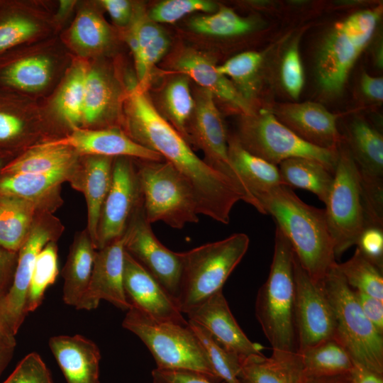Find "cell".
<instances>
[{
  "label": "cell",
  "mask_w": 383,
  "mask_h": 383,
  "mask_svg": "<svg viewBox=\"0 0 383 383\" xmlns=\"http://www.w3.org/2000/svg\"><path fill=\"white\" fill-rule=\"evenodd\" d=\"M294 325L297 353L333 338L335 320L321 282L313 280L294 255Z\"/></svg>",
  "instance_id": "4fadbf2b"
},
{
  "label": "cell",
  "mask_w": 383,
  "mask_h": 383,
  "mask_svg": "<svg viewBox=\"0 0 383 383\" xmlns=\"http://www.w3.org/2000/svg\"><path fill=\"white\" fill-rule=\"evenodd\" d=\"M18 252L9 251L0 246V296L9 291L13 279Z\"/></svg>",
  "instance_id": "f5cc1de1"
},
{
  "label": "cell",
  "mask_w": 383,
  "mask_h": 383,
  "mask_svg": "<svg viewBox=\"0 0 383 383\" xmlns=\"http://www.w3.org/2000/svg\"><path fill=\"white\" fill-rule=\"evenodd\" d=\"M188 325L201 344L218 378L226 383H240L238 375L240 371V357L225 349L197 323L188 320Z\"/></svg>",
  "instance_id": "f35d334b"
},
{
  "label": "cell",
  "mask_w": 383,
  "mask_h": 383,
  "mask_svg": "<svg viewBox=\"0 0 383 383\" xmlns=\"http://www.w3.org/2000/svg\"><path fill=\"white\" fill-rule=\"evenodd\" d=\"M262 62V53L247 51L232 57L216 67L248 101V98L255 91L256 81Z\"/></svg>",
  "instance_id": "ab89813d"
},
{
  "label": "cell",
  "mask_w": 383,
  "mask_h": 383,
  "mask_svg": "<svg viewBox=\"0 0 383 383\" xmlns=\"http://www.w3.org/2000/svg\"><path fill=\"white\" fill-rule=\"evenodd\" d=\"M126 229V251L135 258L167 292L177 299L182 270V254L162 245L144 215L143 200Z\"/></svg>",
  "instance_id": "5bb4252c"
},
{
  "label": "cell",
  "mask_w": 383,
  "mask_h": 383,
  "mask_svg": "<svg viewBox=\"0 0 383 383\" xmlns=\"http://www.w3.org/2000/svg\"><path fill=\"white\" fill-rule=\"evenodd\" d=\"M340 134L358 172L366 226L383 228L382 134L359 116Z\"/></svg>",
  "instance_id": "8fae6325"
},
{
  "label": "cell",
  "mask_w": 383,
  "mask_h": 383,
  "mask_svg": "<svg viewBox=\"0 0 383 383\" xmlns=\"http://www.w3.org/2000/svg\"><path fill=\"white\" fill-rule=\"evenodd\" d=\"M204 327L225 349L244 358L262 354L261 345L252 342L232 314L222 290L216 292L187 313Z\"/></svg>",
  "instance_id": "ffe728a7"
},
{
  "label": "cell",
  "mask_w": 383,
  "mask_h": 383,
  "mask_svg": "<svg viewBox=\"0 0 383 383\" xmlns=\"http://www.w3.org/2000/svg\"><path fill=\"white\" fill-rule=\"evenodd\" d=\"M3 383H52V381L40 356L36 353H30L19 362Z\"/></svg>",
  "instance_id": "7dc6e473"
},
{
  "label": "cell",
  "mask_w": 383,
  "mask_h": 383,
  "mask_svg": "<svg viewBox=\"0 0 383 383\" xmlns=\"http://www.w3.org/2000/svg\"><path fill=\"white\" fill-rule=\"evenodd\" d=\"M113 163L112 157H89L84 164L80 180L76 184L86 199L87 232L96 249L101 211L111 183Z\"/></svg>",
  "instance_id": "484cf974"
},
{
  "label": "cell",
  "mask_w": 383,
  "mask_h": 383,
  "mask_svg": "<svg viewBox=\"0 0 383 383\" xmlns=\"http://www.w3.org/2000/svg\"><path fill=\"white\" fill-rule=\"evenodd\" d=\"M24 121L15 111L0 104V144L16 140L23 133Z\"/></svg>",
  "instance_id": "681fc988"
},
{
  "label": "cell",
  "mask_w": 383,
  "mask_h": 383,
  "mask_svg": "<svg viewBox=\"0 0 383 383\" xmlns=\"http://www.w3.org/2000/svg\"><path fill=\"white\" fill-rule=\"evenodd\" d=\"M152 383H215L194 372L157 368L152 371Z\"/></svg>",
  "instance_id": "f907efd6"
},
{
  "label": "cell",
  "mask_w": 383,
  "mask_h": 383,
  "mask_svg": "<svg viewBox=\"0 0 383 383\" xmlns=\"http://www.w3.org/2000/svg\"><path fill=\"white\" fill-rule=\"evenodd\" d=\"M38 31L30 18L11 13L0 18V54L29 39Z\"/></svg>",
  "instance_id": "bcb514c9"
},
{
  "label": "cell",
  "mask_w": 383,
  "mask_h": 383,
  "mask_svg": "<svg viewBox=\"0 0 383 383\" xmlns=\"http://www.w3.org/2000/svg\"><path fill=\"white\" fill-rule=\"evenodd\" d=\"M297 353L307 379L351 374L355 366L349 353L333 338Z\"/></svg>",
  "instance_id": "f1b7e54d"
},
{
  "label": "cell",
  "mask_w": 383,
  "mask_h": 383,
  "mask_svg": "<svg viewBox=\"0 0 383 383\" xmlns=\"http://www.w3.org/2000/svg\"><path fill=\"white\" fill-rule=\"evenodd\" d=\"M141 203L137 171L127 157H118L113 163L111 187L101 211L96 249L125 233L128 220Z\"/></svg>",
  "instance_id": "9a60e30c"
},
{
  "label": "cell",
  "mask_w": 383,
  "mask_h": 383,
  "mask_svg": "<svg viewBox=\"0 0 383 383\" xmlns=\"http://www.w3.org/2000/svg\"><path fill=\"white\" fill-rule=\"evenodd\" d=\"M280 78L288 94L293 99H299L304 84V74L298 39L284 52L280 65Z\"/></svg>",
  "instance_id": "f6af8a7d"
},
{
  "label": "cell",
  "mask_w": 383,
  "mask_h": 383,
  "mask_svg": "<svg viewBox=\"0 0 383 383\" xmlns=\"http://www.w3.org/2000/svg\"><path fill=\"white\" fill-rule=\"evenodd\" d=\"M336 265L321 281L335 316L333 338L344 347L355 364L383 374V334L365 316L354 290Z\"/></svg>",
  "instance_id": "8992f818"
},
{
  "label": "cell",
  "mask_w": 383,
  "mask_h": 383,
  "mask_svg": "<svg viewBox=\"0 0 383 383\" xmlns=\"http://www.w3.org/2000/svg\"><path fill=\"white\" fill-rule=\"evenodd\" d=\"M325 214L335 258L356 245L365 228L360 177L350 153L342 143L325 203Z\"/></svg>",
  "instance_id": "30bf717a"
},
{
  "label": "cell",
  "mask_w": 383,
  "mask_h": 383,
  "mask_svg": "<svg viewBox=\"0 0 383 383\" xmlns=\"http://www.w3.org/2000/svg\"><path fill=\"white\" fill-rule=\"evenodd\" d=\"M352 374L334 377L307 379V383H350Z\"/></svg>",
  "instance_id": "680465c9"
},
{
  "label": "cell",
  "mask_w": 383,
  "mask_h": 383,
  "mask_svg": "<svg viewBox=\"0 0 383 383\" xmlns=\"http://www.w3.org/2000/svg\"><path fill=\"white\" fill-rule=\"evenodd\" d=\"M361 253L383 270V228L367 226L362 232L356 245Z\"/></svg>",
  "instance_id": "c3c4849f"
},
{
  "label": "cell",
  "mask_w": 383,
  "mask_h": 383,
  "mask_svg": "<svg viewBox=\"0 0 383 383\" xmlns=\"http://www.w3.org/2000/svg\"><path fill=\"white\" fill-rule=\"evenodd\" d=\"M352 379L355 383H383V374L370 371L355 364Z\"/></svg>",
  "instance_id": "6f0895ef"
},
{
  "label": "cell",
  "mask_w": 383,
  "mask_h": 383,
  "mask_svg": "<svg viewBox=\"0 0 383 383\" xmlns=\"http://www.w3.org/2000/svg\"><path fill=\"white\" fill-rule=\"evenodd\" d=\"M294 258L290 243L277 227L270 273L255 301L256 318L272 352H297L294 325Z\"/></svg>",
  "instance_id": "3957f363"
},
{
  "label": "cell",
  "mask_w": 383,
  "mask_h": 383,
  "mask_svg": "<svg viewBox=\"0 0 383 383\" xmlns=\"http://www.w3.org/2000/svg\"><path fill=\"white\" fill-rule=\"evenodd\" d=\"M15 347V335L6 333L0 335V373L11 359Z\"/></svg>",
  "instance_id": "9f6ffc18"
},
{
  "label": "cell",
  "mask_w": 383,
  "mask_h": 383,
  "mask_svg": "<svg viewBox=\"0 0 383 383\" xmlns=\"http://www.w3.org/2000/svg\"><path fill=\"white\" fill-rule=\"evenodd\" d=\"M127 115L131 138L160 154L189 183L199 214L228 224L233 206L239 201H245L239 188L194 153L189 143L156 109L145 90L137 84L128 91Z\"/></svg>",
  "instance_id": "6da1fadb"
},
{
  "label": "cell",
  "mask_w": 383,
  "mask_h": 383,
  "mask_svg": "<svg viewBox=\"0 0 383 383\" xmlns=\"http://www.w3.org/2000/svg\"><path fill=\"white\" fill-rule=\"evenodd\" d=\"M354 292L365 316L383 334V301L360 291Z\"/></svg>",
  "instance_id": "816d5d0a"
},
{
  "label": "cell",
  "mask_w": 383,
  "mask_h": 383,
  "mask_svg": "<svg viewBox=\"0 0 383 383\" xmlns=\"http://www.w3.org/2000/svg\"><path fill=\"white\" fill-rule=\"evenodd\" d=\"M35 201L0 194V246L18 252L32 227Z\"/></svg>",
  "instance_id": "f546056e"
},
{
  "label": "cell",
  "mask_w": 383,
  "mask_h": 383,
  "mask_svg": "<svg viewBox=\"0 0 383 383\" xmlns=\"http://www.w3.org/2000/svg\"><path fill=\"white\" fill-rule=\"evenodd\" d=\"M275 117L306 142L336 150L343 143L338 126L340 114L313 101L284 103L270 110Z\"/></svg>",
  "instance_id": "ac0fdd59"
},
{
  "label": "cell",
  "mask_w": 383,
  "mask_h": 383,
  "mask_svg": "<svg viewBox=\"0 0 383 383\" xmlns=\"http://www.w3.org/2000/svg\"><path fill=\"white\" fill-rule=\"evenodd\" d=\"M5 165L6 164H4V159L2 158L1 155H0V172Z\"/></svg>",
  "instance_id": "94428289"
},
{
  "label": "cell",
  "mask_w": 383,
  "mask_h": 383,
  "mask_svg": "<svg viewBox=\"0 0 383 383\" xmlns=\"http://www.w3.org/2000/svg\"><path fill=\"white\" fill-rule=\"evenodd\" d=\"M255 197L264 214L274 218L302 268L321 282L337 263L325 210L306 204L286 185Z\"/></svg>",
  "instance_id": "7a4b0ae2"
},
{
  "label": "cell",
  "mask_w": 383,
  "mask_h": 383,
  "mask_svg": "<svg viewBox=\"0 0 383 383\" xmlns=\"http://www.w3.org/2000/svg\"><path fill=\"white\" fill-rule=\"evenodd\" d=\"M142 161L137 174L147 221H162L177 229L197 223V202L187 180L164 160Z\"/></svg>",
  "instance_id": "ba28073f"
},
{
  "label": "cell",
  "mask_w": 383,
  "mask_h": 383,
  "mask_svg": "<svg viewBox=\"0 0 383 383\" xmlns=\"http://www.w3.org/2000/svg\"><path fill=\"white\" fill-rule=\"evenodd\" d=\"M380 15L379 8L357 11L336 22L325 35L316 57V77L324 93L335 96L341 92Z\"/></svg>",
  "instance_id": "52a82bcc"
},
{
  "label": "cell",
  "mask_w": 383,
  "mask_h": 383,
  "mask_svg": "<svg viewBox=\"0 0 383 383\" xmlns=\"http://www.w3.org/2000/svg\"><path fill=\"white\" fill-rule=\"evenodd\" d=\"M217 7L216 3L208 0H166L153 6L148 16L157 23H171L194 12L213 13Z\"/></svg>",
  "instance_id": "ee69618b"
},
{
  "label": "cell",
  "mask_w": 383,
  "mask_h": 383,
  "mask_svg": "<svg viewBox=\"0 0 383 383\" xmlns=\"http://www.w3.org/2000/svg\"><path fill=\"white\" fill-rule=\"evenodd\" d=\"M235 137L248 152L277 166L289 158L304 157L321 162L333 173L337 163L338 148H322L306 142L270 110L243 116Z\"/></svg>",
  "instance_id": "9c48e42d"
},
{
  "label": "cell",
  "mask_w": 383,
  "mask_h": 383,
  "mask_svg": "<svg viewBox=\"0 0 383 383\" xmlns=\"http://www.w3.org/2000/svg\"><path fill=\"white\" fill-rule=\"evenodd\" d=\"M70 38L79 48L85 50H99L106 47L111 38L107 24L91 11H83L74 21Z\"/></svg>",
  "instance_id": "7bdbcfd3"
},
{
  "label": "cell",
  "mask_w": 383,
  "mask_h": 383,
  "mask_svg": "<svg viewBox=\"0 0 383 383\" xmlns=\"http://www.w3.org/2000/svg\"><path fill=\"white\" fill-rule=\"evenodd\" d=\"M228 156L234 170L255 199L257 194L286 185L278 166L248 152L235 136L228 138Z\"/></svg>",
  "instance_id": "83f0119b"
},
{
  "label": "cell",
  "mask_w": 383,
  "mask_h": 383,
  "mask_svg": "<svg viewBox=\"0 0 383 383\" xmlns=\"http://www.w3.org/2000/svg\"><path fill=\"white\" fill-rule=\"evenodd\" d=\"M240 383H307L297 353L272 352L240 358Z\"/></svg>",
  "instance_id": "d4e9b609"
},
{
  "label": "cell",
  "mask_w": 383,
  "mask_h": 383,
  "mask_svg": "<svg viewBox=\"0 0 383 383\" xmlns=\"http://www.w3.org/2000/svg\"><path fill=\"white\" fill-rule=\"evenodd\" d=\"M209 91L200 88L194 95V109L187 125L188 143H195L204 160L213 170L231 179L243 192L245 202L259 212L260 206L232 167L228 156V137L214 100Z\"/></svg>",
  "instance_id": "7c38bea8"
},
{
  "label": "cell",
  "mask_w": 383,
  "mask_h": 383,
  "mask_svg": "<svg viewBox=\"0 0 383 383\" xmlns=\"http://www.w3.org/2000/svg\"><path fill=\"white\" fill-rule=\"evenodd\" d=\"M350 383H355V382L353 380V379H352V381H351Z\"/></svg>",
  "instance_id": "6125c7cd"
},
{
  "label": "cell",
  "mask_w": 383,
  "mask_h": 383,
  "mask_svg": "<svg viewBox=\"0 0 383 383\" xmlns=\"http://www.w3.org/2000/svg\"><path fill=\"white\" fill-rule=\"evenodd\" d=\"M73 167L45 173L2 175L0 178V194L35 201L68 179L73 174Z\"/></svg>",
  "instance_id": "d6a6232c"
},
{
  "label": "cell",
  "mask_w": 383,
  "mask_h": 383,
  "mask_svg": "<svg viewBox=\"0 0 383 383\" xmlns=\"http://www.w3.org/2000/svg\"><path fill=\"white\" fill-rule=\"evenodd\" d=\"M77 152L62 145L39 144L7 162L0 174L45 173L74 167Z\"/></svg>",
  "instance_id": "1f68e13d"
},
{
  "label": "cell",
  "mask_w": 383,
  "mask_h": 383,
  "mask_svg": "<svg viewBox=\"0 0 383 383\" xmlns=\"http://www.w3.org/2000/svg\"><path fill=\"white\" fill-rule=\"evenodd\" d=\"M96 248L87 231L79 233L70 248L62 270L63 300L79 309L86 295L92 272Z\"/></svg>",
  "instance_id": "4316f807"
},
{
  "label": "cell",
  "mask_w": 383,
  "mask_h": 383,
  "mask_svg": "<svg viewBox=\"0 0 383 383\" xmlns=\"http://www.w3.org/2000/svg\"><path fill=\"white\" fill-rule=\"evenodd\" d=\"M123 287L128 301L150 318L188 325L175 300L157 279L128 252H125Z\"/></svg>",
  "instance_id": "2e32d148"
},
{
  "label": "cell",
  "mask_w": 383,
  "mask_h": 383,
  "mask_svg": "<svg viewBox=\"0 0 383 383\" xmlns=\"http://www.w3.org/2000/svg\"><path fill=\"white\" fill-rule=\"evenodd\" d=\"M112 87L106 76L96 70H87L84 89L82 121L94 123L102 118L111 105Z\"/></svg>",
  "instance_id": "60d3db41"
},
{
  "label": "cell",
  "mask_w": 383,
  "mask_h": 383,
  "mask_svg": "<svg viewBox=\"0 0 383 383\" xmlns=\"http://www.w3.org/2000/svg\"><path fill=\"white\" fill-rule=\"evenodd\" d=\"M86 67L77 64L67 76L55 100V107L60 116L76 128L82 121V105Z\"/></svg>",
  "instance_id": "b9f144b4"
},
{
  "label": "cell",
  "mask_w": 383,
  "mask_h": 383,
  "mask_svg": "<svg viewBox=\"0 0 383 383\" xmlns=\"http://www.w3.org/2000/svg\"><path fill=\"white\" fill-rule=\"evenodd\" d=\"M162 100L167 121L188 142L187 128L194 109L189 78L180 74L172 79L163 90Z\"/></svg>",
  "instance_id": "e575fe53"
},
{
  "label": "cell",
  "mask_w": 383,
  "mask_h": 383,
  "mask_svg": "<svg viewBox=\"0 0 383 383\" xmlns=\"http://www.w3.org/2000/svg\"><path fill=\"white\" fill-rule=\"evenodd\" d=\"M1 297L0 296V335L4 334V333H13L11 331V330L9 329V328L8 327V326H7V324H6L5 320H4L3 313H2V309H1Z\"/></svg>",
  "instance_id": "91938a15"
},
{
  "label": "cell",
  "mask_w": 383,
  "mask_h": 383,
  "mask_svg": "<svg viewBox=\"0 0 383 383\" xmlns=\"http://www.w3.org/2000/svg\"><path fill=\"white\" fill-rule=\"evenodd\" d=\"M172 67L180 74L192 78L213 96L239 111L243 116L255 113L248 101L234 84L218 71L217 65L208 55L192 48H186L176 55Z\"/></svg>",
  "instance_id": "7402d4cb"
},
{
  "label": "cell",
  "mask_w": 383,
  "mask_h": 383,
  "mask_svg": "<svg viewBox=\"0 0 383 383\" xmlns=\"http://www.w3.org/2000/svg\"><path fill=\"white\" fill-rule=\"evenodd\" d=\"M58 273L57 249L52 240L44 246L37 256L26 296L27 314L41 304L46 289L54 284Z\"/></svg>",
  "instance_id": "8d00e7d4"
},
{
  "label": "cell",
  "mask_w": 383,
  "mask_h": 383,
  "mask_svg": "<svg viewBox=\"0 0 383 383\" xmlns=\"http://www.w3.org/2000/svg\"><path fill=\"white\" fill-rule=\"evenodd\" d=\"M286 186L313 193L326 203L333 180V173L321 162L304 157H293L279 165Z\"/></svg>",
  "instance_id": "4dcf8cb0"
},
{
  "label": "cell",
  "mask_w": 383,
  "mask_h": 383,
  "mask_svg": "<svg viewBox=\"0 0 383 383\" xmlns=\"http://www.w3.org/2000/svg\"><path fill=\"white\" fill-rule=\"evenodd\" d=\"M189 26L197 33L226 38L245 34L253 29L254 24L232 9L221 7L213 13L192 17Z\"/></svg>",
  "instance_id": "74e56055"
},
{
  "label": "cell",
  "mask_w": 383,
  "mask_h": 383,
  "mask_svg": "<svg viewBox=\"0 0 383 383\" xmlns=\"http://www.w3.org/2000/svg\"><path fill=\"white\" fill-rule=\"evenodd\" d=\"M127 38L134 59L136 84L145 90L155 65L169 49V38L158 23L139 11L131 23Z\"/></svg>",
  "instance_id": "cb8c5ba5"
},
{
  "label": "cell",
  "mask_w": 383,
  "mask_h": 383,
  "mask_svg": "<svg viewBox=\"0 0 383 383\" xmlns=\"http://www.w3.org/2000/svg\"><path fill=\"white\" fill-rule=\"evenodd\" d=\"M42 144L67 146L77 153L92 156L133 157L141 160H163L160 154L143 146L116 128L88 130L76 127L70 134Z\"/></svg>",
  "instance_id": "44dd1931"
},
{
  "label": "cell",
  "mask_w": 383,
  "mask_h": 383,
  "mask_svg": "<svg viewBox=\"0 0 383 383\" xmlns=\"http://www.w3.org/2000/svg\"><path fill=\"white\" fill-rule=\"evenodd\" d=\"M52 238L53 233L48 226L34 224L18 252L12 284L1 299L4 320L14 335L27 316L26 300L37 256L48 243L53 240Z\"/></svg>",
  "instance_id": "d6986e66"
},
{
  "label": "cell",
  "mask_w": 383,
  "mask_h": 383,
  "mask_svg": "<svg viewBox=\"0 0 383 383\" xmlns=\"http://www.w3.org/2000/svg\"><path fill=\"white\" fill-rule=\"evenodd\" d=\"M126 233L96 252L86 295L79 309H96L104 299L128 311L131 308L123 287Z\"/></svg>",
  "instance_id": "e0dca14e"
},
{
  "label": "cell",
  "mask_w": 383,
  "mask_h": 383,
  "mask_svg": "<svg viewBox=\"0 0 383 383\" xmlns=\"http://www.w3.org/2000/svg\"><path fill=\"white\" fill-rule=\"evenodd\" d=\"M50 61L43 57L13 60L0 67V82L9 87L36 91L44 87L50 78Z\"/></svg>",
  "instance_id": "836d02e7"
},
{
  "label": "cell",
  "mask_w": 383,
  "mask_h": 383,
  "mask_svg": "<svg viewBox=\"0 0 383 383\" xmlns=\"http://www.w3.org/2000/svg\"><path fill=\"white\" fill-rule=\"evenodd\" d=\"M101 4L111 18L119 25L128 23L132 18L131 3L126 0H103Z\"/></svg>",
  "instance_id": "db71d44e"
},
{
  "label": "cell",
  "mask_w": 383,
  "mask_h": 383,
  "mask_svg": "<svg viewBox=\"0 0 383 383\" xmlns=\"http://www.w3.org/2000/svg\"><path fill=\"white\" fill-rule=\"evenodd\" d=\"M360 89L362 94L369 99L374 101L383 100V78L373 77L367 72H362L360 77Z\"/></svg>",
  "instance_id": "11a10c76"
},
{
  "label": "cell",
  "mask_w": 383,
  "mask_h": 383,
  "mask_svg": "<svg viewBox=\"0 0 383 383\" xmlns=\"http://www.w3.org/2000/svg\"><path fill=\"white\" fill-rule=\"evenodd\" d=\"M336 267L353 289L383 301L382 270L365 257L357 248L348 260L337 262Z\"/></svg>",
  "instance_id": "d590c367"
},
{
  "label": "cell",
  "mask_w": 383,
  "mask_h": 383,
  "mask_svg": "<svg viewBox=\"0 0 383 383\" xmlns=\"http://www.w3.org/2000/svg\"><path fill=\"white\" fill-rule=\"evenodd\" d=\"M122 326L144 343L155 359L156 368L188 371L215 383L221 381L189 325L157 321L131 307L127 311Z\"/></svg>",
  "instance_id": "5b68a950"
},
{
  "label": "cell",
  "mask_w": 383,
  "mask_h": 383,
  "mask_svg": "<svg viewBox=\"0 0 383 383\" xmlns=\"http://www.w3.org/2000/svg\"><path fill=\"white\" fill-rule=\"evenodd\" d=\"M49 347L67 383H99V348L80 335H56Z\"/></svg>",
  "instance_id": "603a6c76"
},
{
  "label": "cell",
  "mask_w": 383,
  "mask_h": 383,
  "mask_svg": "<svg viewBox=\"0 0 383 383\" xmlns=\"http://www.w3.org/2000/svg\"><path fill=\"white\" fill-rule=\"evenodd\" d=\"M249 244V237L238 233L182 252V270L176 303L182 313L187 314L222 290Z\"/></svg>",
  "instance_id": "277c9868"
}]
</instances>
